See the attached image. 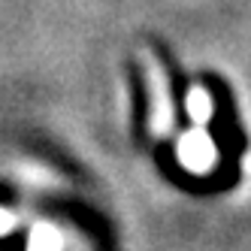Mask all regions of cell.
<instances>
[{
  "label": "cell",
  "instance_id": "obj_1",
  "mask_svg": "<svg viewBox=\"0 0 251 251\" xmlns=\"http://www.w3.org/2000/svg\"><path fill=\"white\" fill-rule=\"evenodd\" d=\"M146 67H149V100H151V121L149 127L154 136L170 133L173 121H176V109H173V97H170V82L167 73L151 55H146Z\"/></svg>",
  "mask_w": 251,
  "mask_h": 251
},
{
  "label": "cell",
  "instance_id": "obj_2",
  "mask_svg": "<svg viewBox=\"0 0 251 251\" xmlns=\"http://www.w3.org/2000/svg\"><path fill=\"white\" fill-rule=\"evenodd\" d=\"M178 160L191 170V173H209L218 160V149H215L212 136L203 127H191L178 139Z\"/></svg>",
  "mask_w": 251,
  "mask_h": 251
},
{
  "label": "cell",
  "instance_id": "obj_3",
  "mask_svg": "<svg viewBox=\"0 0 251 251\" xmlns=\"http://www.w3.org/2000/svg\"><path fill=\"white\" fill-rule=\"evenodd\" d=\"M185 109H188L194 124H206L212 118V94L206 91V88H200V85L191 88L188 97H185Z\"/></svg>",
  "mask_w": 251,
  "mask_h": 251
},
{
  "label": "cell",
  "instance_id": "obj_4",
  "mask_svg": "<svg viewBox=\"0 0 251 251\" xmlns=\"http://www.w3.org/2000/svg\"><path fill=\"white\" fill-rule=\"evenodd\" d=\"M27 251H61V236L51 224H37L27 239Z\"/></svg>",
  "mask_w": 251,
  "mask_h": 251
},
{
  "label": "cell",
  "instance_id": "obj_5",
  "mask_svg": "<svg viewBox=\"0 0 251 251\" xmlns=\"http://www.w3.org/2000/svg\"><path fill=\"white\" fill-rule=\"evenodd\" d=\"M12 227H15V215L6 212V209H0V236H3V233H9Z\"/></svg>",
  "mask_w": 251,
  "mask_h": 251
}]
</instances>
